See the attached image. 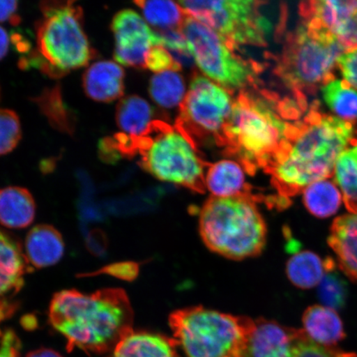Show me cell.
<instances>
[{"mask_svg": "<svg viewBox=\"0 0 357 357\" xmlns=\"http://www.w3.org/2000/svg\"><path fill=\"white\" fill-rule=\"evenodd\" d=\"M354 123L323 113L314 102L266 169L279 197L290 204L307 186L332 177L338 156L354 144Z\"/></svg>", "mask_w": 357, "mask_h": 357, "instance_id": "6da1fadb", "label": "cell"}, {"mask_svg": "<svg viewBox=\"0 0 357 357\" xmlns=\"http://www.w3.org/2000/svg\"><path fill=\"white\" fill-rule=\"evenodd\" d=\"M132 319L130 301L120 289L92 294L62 290L53 296L49 307V322L65 337L68 351H112L132 331Z\"/></svg>", "mask_w": 357, "mask_h": 357, "instance_id": "7a4b0ae2", "label": "cell"}, {"mask_svg": "<svg viewBox=\"0 0 357 357\" xmlns=\"http://www.w3.org/2000/svg\"><path fill=\"white\" fill-rule=\"evenodd\" d=\"M300 101L278 100L267 93L242 92L220 138L245 171H266L287 145L301 109Z\"/></svg>", "mask_w": 357, "mask_h": 357, "instance_id": "3957f363", "label": "cell"}, {"mask_svg": "<svg viewBox=\"0 0 357 357\" xmlns=\"http://www.w3.org/2000/svg\"><path fill=\"white\" fill-rule=\"evenodd\" d=\"M263 198H209L199 213V233L213 252L233 259L256 257L266 240V225L257 203Z\"/></svg>", "mask_w": 357, "mask_h": 357, "instance_id": "277c9868", "label": "cell"}, {"mask_svg": "<svg viewBox=\"0 0 357 357\" xmlns=\"http://www.w3.org/2000/svg\"><path fill=\"white\" fill-rule=\"evenodd\" d=\"M139 153L141 165L160 181L204 193L206 164L194 141L180 125L169 126L155 121L151 131L125 146L123 155Z\"/></svg>", "mask_w": 357, "mask_h": 357, "instance_id": "5b68a950", "label": "cell"}, {"mask_svg": "<svg viewBox=\"0 0 357 357\" xmlns=\"http://www.w3.org/2000/svg\"><path fill=\"white\" fill-rule=\"evenodd\" d=\"M169 323L174 340L188 357H243L254 321L191 307L172 312Z\"/></svg>", "mask_w": 357, "mask_h": 357, "instance_id": "8992f818", "label": "cell"}, {"mask_svg": "<svg viewBox=\"0 0 357 357\" xmlns=\"http://www.w3.org/2000/svg\"><path fill=\"white\" fill-rule=\"evenodd\" d=\"M346 52L333 34L303 22L288 36L278 66L279 77L305 104V93H314L335 79L339 58Z\"/></svg>", "mask_w": 357, "mask_h": 357, "instance_id": "52a82bcc", "label": "cell"}, {"mask_svg": "<svg viewBox=\"0 0 357 357\" xmlns=\"http://www.w3.org/2000/svg\"><path fill=\"white\" fill-rule=\"evenodd\" d=\"M37 26L40 68L52 77L86 66L95 56L83 25L82 8L74 2H45Z\"/></svg>", "mask_w": 357, "mask_h": 357, "instance_id": "ba28073f", "label": "cell"}, {"mask_svg": "<svg viewBox=\"0 0 357 357\" xmlns=\"http://www.w3.org/2000/svg\"><path fill=\"white\" fill-rule=\"evenodd\" d=\"M181 29L205 77L229 91H243L255 82L257 66L236 55L234 47L208 26L186 16Z\"/></svg>", "mask_w": 357, "mask_h": 357, "instance_id": "9c48e42d", "label": "cell"}, {"mask_svg": "<svg viewBox=\"0 0 357 357\" xmlns=\"http://www.w3.org/2000/svg\"><path fill=\"white\" fill-rule=\"evenodd\" d=\"M263 3L253 0L178 2L187 16L208 26L233 47L265 46L273 26L262 13Z\"/></svg>", "mask_w": 357, "mask_h": 357, "instance_id": "30bf717a", "label": "cell"}, {"mask_svg": "<svg viewBox=\"0 0 357 357\" xmlns=\"http://www.w3.org/2000/svg\"><path fill=\"white\" fill-rule=\"evenodd\" d=\"M229 91L203 75H195L181 107L180 124L186 132L209 134L220 140L233 109Z\"/></svg>", "mask_w": 357, "mask_h": 357, "instance_id": "8fae6325", "label": "cell"}, {"mask_svg": "<svg viewBox=\"0 0 357 357\" xmlns=\"http://www.w3.org/2000/svg\"><path fill=\"white\" fill-rule=\"evenodd\" d=\"M111 26L115 40L114 58L119 64L145 67L151 48L162 46V36L135 10L119 12Z\"/></svg>", "mask_w": 357, "mask_h": 357, "instance_id": "7c38bea8", "label": "cell"}, {"mask_svg": "<svg viewBox=\"0 0 357 357\" xmlns=\"http://www.w3.org/2000/svg\"><path fill=\"white\" fill-rule=\"evenodd\" d=\"M303 330L284 327L273 321H254L243 357H294Z\"/></svg>", "mask_w": 357, "mask_h": 357, "instance_id": "4fadbf2b", "label": "cell"}, {"mask_svg": "<svg viewBox=\"0 0 357 357\" xmlns=\"http://www.w3.org/2000/svg\"><path fill=\"white\" fill-rule=\"evenodd\" d=\"M116 121L122 133L116 135L114 140L121 144H130L146 137L155 123L153 107L137 96L120 100L116 110Z\"/></svg>", "mask_w": 357, "mask_h": 357, "instance_id": "5bb4252c", "label": "cell"}, {"mask_svg": "<svg viewBox=\"0 0 357 357\" xmlns=\"http://www.w3.org/2000/svg\"><path fill=\"white\" fill-rule=\"evenodd\" d=\"M83 87L93 100L109 102L119 100L124 92V70L118 62L96 61L84 73Z\"/></svg>", "mask_w": 357, "mask_h": 357, "instance_id": "9a60e30c", "label": "cell"}, {"mask_svg": "<svg viewBox=\"0 0 357 357\" xmlns=\"http://www.w3.org/2000/svg\"><path fill=\"white\" fill-rule=\"evenodd\" d=\"M26 264L21 245L0 230V305H10L8 298L15 296L24 285Z\"/></svg>", "mask_w": 357, "mask_h": 357, "instance_id": "2e32d148", "label": "cell"}, {"mask_svg": "<svg viewBox=\"0 0 357 357\" xmlns=\"http://www.w3.org/2000/svg\"><path fill=\"white\" fill-rule=\"evenodd\" d=\"M245 169L233 160H222L207 168L205 186L213 197H256L245 178Z\"/></svg>", "mask_w": 357, "mask_h": 357, "instance_id": "e0dca14e", "label": "cell"}, {"mask_svg": "<svg viewBox=\"0 0 357 357\" xmlns=\"http://www.w3.org/2000/svg\"><path fill=\"white\" fill-rule=\"evenodd\" d=\"M24 256L26 263L35 268H46L59 262L65 252L63 238L54 227L35 226L25 240Z\"/></svg>", "mask_w": 357, "mask_h": 357, "instance_id": "ac0fdd59", "label": "cell"}, {"mask_svg": "<svg viewBox=\"0 0 357 357\" xmlns=\"http://www.w3.org/2000/svg\"><path fill=\"white\" fill-rule=\"evenodd\" d=\"M328 242L336 254L339 268L348 278L357 281V213L336 218Z\"/></svg>", "mask_w": 357, "mask_h": 357, "instance_id": "d6986e66", "label": "cell"}, {"mask_svg": "<svg viewBox=\"0 0 357 357\" xmlns=\"http://www.w3.org/2000/svg\"><path fill=\"white\" fill-rule=\"evenodd\" d=\"M303 324L307 337L321 346L332 347L346 337L340 317L326 306L307 307L303 316Z\"/></svg>", "mask_w": 357, "mask_h": 357, "instance_id": "ffe728a7", "label": "cell"}, {"mask_svg": "<svg viewBox=\"0 0 357 357\" xmlns=\"http://www.w3.org/2000/svg\"><path fill=\"white\" fill-rule=\"evenodd\" d=\"M176 345L174 339L132 330L107 357H178Z\"/></svg>", "mask_w": 357, "mask_h": 357, "instance_id": "44dd1931", "label": "cell"}, {"mask_svg": "<svg viewBox=\"0 0 357 357\" xmlns=\"http://www.w3.org/2000/svg\"><path fill=\"white\" fill-rule=\"evenodd\" d=\"M36 203L28 190L8 186L0 190V225L11 229H25L32 225Z\"/></svg>", "mask_w": 357, "mask_h": 357, "instance_id": "7402d4cb", "label": "cell"}, {"mask_svg": "<svg viewBox=\"0 0 357 357\" xmlns=\"http://www.w3.org/2000/svg\"><path fill=\"white\" fill-rule=\"evenodd\" d=\"M149 93L151 99L162 108L181 107L187 93L185 80L176 70L156 73L151 79Z\"/></svg>", "mask_w": 357, "mask_h": 357, "instance_id": "603a6c76", "label": "cell"}, {"mask_svg": "<svg viewBox=\"0 0 357 357\" xmlns=\"http://www.w3.org/2000/svg\"><path fill=\"white\" fill-rule=\"evenodd\" d=\"M335 181L343 194L350 213H357V142L338 156L334 168Z\"/></svg>", "mask_w": 357, "mask_h": 357, "instance_id": "cb8c5ba5", "label": "cell"}, {"mask_svg": "<svg viewBox=\"0 0 357 357\" xmlns=\"http://www.w3.org/2000/svg\"><path fill=\"white\" fill-rule=\"evenodd\" d=\"M325 104L337 117L354 123L357 120V91L344 79H334L322 88Z\"/></svg>", "mask_w": 357, "mask_h": 357, "instance_id": "d4e9b609", "label": "cell"}, {"mask_svg": "<svg viewBox=\"0 0 357 357\" xmlns=\"http://www.w3.org/2000/svg\"><path fill=\"white\" fill-rule=\"evenodd\" d=\"M324 273V261L312 252H298L287 262L288 278L301 289H311L319 284Z\"/></svg>", "mask_w": 357, "mask_h": 357, "instance_id": "484cf974", "label": "cell"}, {"mask_svg": "<svg viewBox=\"0 0 357 357\" xmlns=\"http://www.w3.org/2000/svg\"><path fill=\"white\" fill-rule=\"evenodd\" d=\"M303 203L312 215L325 218L333 215L340 208L342 195L334 183L324 180L303 190Z\"/></svg>", "mask_w": 357, "mask_h": 357, "instance_id": "4316f807", "label": "cell"}, {"mask_svg": "<svg viewBox=\"0 0 357 357\" xmlns=\"http://www.w3.org/2000/svg\"><path fill=\"white\" fill-rule=\"evenodd\" d=\"M144 20L150 26L162 31L177 29L187 16L178 3L172 1H136Z\"/></svg>", "mask_w": 357, "mask_h": 357, "instance_id": "83f0119b", "label": "cell"}, {"mask_svg": "<svg viewBox=\"0 0 357 357\" xmlns=\"http://www.w3.org/2000/svg\"><path fill=\"white\" fill-rule=\"evenodd\" d=\"M325 273L318 289L319 301L335 311L346 305L348 289L344 278L337 271V264L332 258L324 260Z\"/></svg>", "mask_w": 357, "mask_h": 357, "instance_id": "f1b7e54d", "label": "cell"}, {"mask_svg": "<svg viewBox=\"0 0 357 357\" xmlns=\"http://www.w3.org/2000/svg\"><path fill=\"white\" fill-rule=\"evenodd\" d=\"M19 116L10 109H0V155L11 153L21 139Z\"/></svg>", "mask_w": 357, "mask_h": 357, "instance_id": "f546056e", "label": "cell"}, {"mask_svg": "<svg viewBox=\"0 0 357 357\" xmlns=\"http://www.w3.org/2000/svg\"><path fill=\"white\" fill-rule=\"evenodd\" d=\"M42 108L55 127L65 131L71 130V120L62 102L58 89L45 93L41 99Z\"/></svg>", "mask_w": 357, "mask_h": 357, "instance_id": "4dcf8cb0", "label": "cell"}, {"mask_svg": "<svg viewBox=\"0 0 357 357\" xmlns=\"http://www.w3.org/2000/svg\"><path fill=\"white\" fill-rule=\"evenodd\" d=\"M294 357H357L354 352H346L335 348L317 344L306 333L298 342Z\"/></svg>", "mask_w": 357, "mask_h": 357, "instance_id": "1f68e13d", "label": "cell"}, {"mask_svg": "<svg viewBox=\"0 0 357 357\" xmlns=\"http://www.w3.org/2000/svg\"><path fill=\"white\" fill-rule=\"evenodd\" d=\"M145 67L155 74L169 70L178 71L181 68L171 53L162 46L151 48L146 56Z\"/></svg>", "mask_w": 357, "mask_h": 357, "instance_id": "d6a6232c", "label": "cell"}, {"mask_svg": "<svg viewBox=\"0 0 357 357\" xmlns=\"http://www.w3.org/2000/svg\"><path fill=\"white\" fill-rule=\"evenodd\" d=\"M333 36L347 52L357 48V8L339 26Z\"/></svg>", "mask_w": 357, "mask_h": 357, "instance_id": "836d02e7", "label": "cell"}, {"mask_svg": "<svg viewBox=\"0 0 357 357\" xmlns=\"http://www.w3.org/2000/svg\"><path fill=\"white\" fill-rule=\"evenodd\" d=\"M337 66L345 82L357 91V48L339 58Z\"/></svg>", "mask_w": 357, "mask_h": 357, "instance_id": "e575fe53", "label": "cell"}, {"mask_svg": "<svg viewBox=\"0 0 357 357\" xmlns=\"http://www.w3.org/2000/svg\"><path fill=\"white\" fill-rule=\"evenodd\" d=\"M21 342L13 330H6L0 338V357H20Z\"/></svg>", "mask_w": 357, "mask_h": 357, "instance_id": "d590c367", "label": "cell"}, {"mask_svg": "<svg viewBox=\"0 0 357 357\" xmlns=\"http://www.w3.org/2000/svg\"><path fill=\"white\" fill-rule=\"evenodd\" d=\"M100 273L109 274L119 279L132 280L137 278L138 266L132 262L120 263L102 268Z\"/></svg>", "mask_w": 357, "mask_h": 357, "instance_id": "8d00e7d4", "label": "cell"}, {"mask_svg": "<svg viewBox=\"0 0 357 357\" xmlns=\"http://www.w3.org/2000/svg\"><path fill=\"white\" fill-rule=\"evenodd\" d=\"M17 11V1H0V22H10L13 25L19 24L20 20Z\"/></svg>", "mask_w": 357, "mask_h": 357, "instance_id": "74e56055", "label": "cell"}, {"mask_svg": "<svg viewBox=\"0 0 357 357\" xmlns=\"http://www.w3.org/2000/svg\"><path fill=\"white\" fill-rule=\"evenodd\" d=\"M10 43V40L7 31L0 26V60L7 55Z\"/></svg>", "mask_w": 357, "mask_h": 357, "instance_id": "f35d334b", "label": "cell"}, {"mask_svg": "<svg viewBox=\"0 0 357 357\" xmlns=\"http://www.w3.org/2000/svg\"><path fill=\"white\" fill-rule=\"evenodd\" d=\"M26 357H63L57 351L48 349V348H40V349L30 351Z\"/></svg>", "mask_w": 357, "mask_h": 357, "instance_id": "ab89813d", "label": "cell"}]
</instances>
